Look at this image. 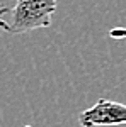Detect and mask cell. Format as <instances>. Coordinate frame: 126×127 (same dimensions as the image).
I'll use <instances>...</instances> for the list:
<instances>
[{
    "label": "cell",
    "instance_id": "6da1fadb",
    "mask_svg": "<svg viewBox=\"0 0 126 127\" xmlns=\"http://www.w3.org/2000/svg\"><path fill=\"white\" fill-rule=\"evenodd\" d=\"M58 0H15V3L0 7V29L17 36L51 26Z\"/></svg>",
    "mask_w": 126,
    "mask_h": 127
},
{
    "label": "cell",
    "instance_id": "7a4b0ae2",
    "mask_svg": "<svg viewBox=\"0 0 126 127\" xmlns=\"http://www.w3.org/2000/svg\"><path fill=\"white\" fill-rule=\"evenodd\" d=\"M80 127H111L126 124V105L99 98L90 108L78 115Z\"/></svg>",
    "mask_w": 126,
    "mask_h": 127
},
{
    "label": "cell",
    "instance_id": "3957f363",
    "mask_svg": "<svg viewBox=\"0 0 126 127\" xmlns=\"http://www.w3.org/2000/svg\"><path fill=\"white\" fill-rule=\"evenodd\" d=\"M109 37L113 39H126V27H114L109 31Z\"/></svg>",
    "mask_w": 126,
    "mask_h": 127
},
{
    "label": "cell",
    "instance_id": "277c9868",
    "mask_svg": "<svg viewBox=\"0 0 126 127\" xmlns=\"http://www.w3.org/2000/svg\"><path fill=\"white\" fill-rule=\"evenodd\" d=\"M24 127H32V126H24Z\"/></svg>",
    "mask_w": 126,
    "mask_h": 127
}]
</instances>
